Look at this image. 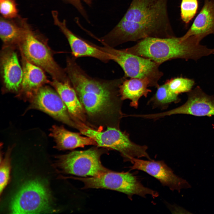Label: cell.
Listing matches in <instances>:
<instances>
[{
  "instance_id": "5bb4252c",
  "label": "cell",
  "mask_w": 214,
  "mask_h": 214,
  "mask_svg": "<svg viewBox=\"0 0 214 214\" xmlns=\"http://www.w3.org/2000/svg\"><path fill=\"white\" fill-rule=\"evenodd\" d=\"M51 84L66 106L71 117L78 126L84 124L89 126L85 111L69 79L64 81L54 79Z\"/></svg>"
},
{
  "instance_id": "d4e9b609",
  "label": "cell",
  "mask_w": 214,
  "mask_h": 214,
  "mask_svg": "<svg viewBox=\"0 0 214 214\" xmlns=\"http://www.w3.org/2000/svg\"><path fill=\"white\" fill-rule=\"evenodd\" d=\"M0 13L6 19H13L18 16L17 4L14 0H0Z\"/></svg>"
},
{
  "instance_id": "6da1fadb",
  "label": "cell",
  "mask_w": 214,
  "mask_h": 214,
  "mask_svg": "<svg viewBox=\"0 0 214 214\" xmlns=\"http://www.w3.org/2000/svg\"><path fill=\"white\" fill-rule=\"evenodd\" d=\"M65 70L87 120L95 124L119 128L120 121L125 116L121 109L123 100L119 86L126 78L110 80L93 78L73 59L67 62Z\"/></svg>"
},
{
  "instance_id": "603a6c76",
  "label": "cell",
  "mask_w": 214,
  "mask_h": 214,
  "mask_svg": "<svg viewBox=\"0 0 214 214\" xmlns=\"http://www.w3.org/2000/svg\"><path fill=\"white\" fill-rule=\"evenodd\" d=\"M198 7V0H182L180 7V16L185 24H188L194 17Z\"/></svg>"
},
{
  "instance_id": "d6986e66",
  "label": "cell",
  "mask_w": 214,
  "mask_h": 214,
  "mask_svg": "<svg viewBox=\"0 0 214 214\" xmlns=\"http://www.w3.org/2000/svg\"><path fill=\"white\" fill-rule=\"evenodd\" d=\"M150 86V81L147 78H125L119 86L121 99L122 100H130V106L137 109L140 98L142 96L147 97L151 92V90L148 88Z\"/></svg>"
},
{
  "instance_id": "9a60e30c",
  "label": "cell",
  "mask_w": 214,
  "mask_h": 214,
  "mask_svg": "<svg viewBox=\"0 0 214 214\" xmlns=\"http://www.w3.org/2000/svg\"><path fill=\"white\" fill-rule=\"evenodd\" d=\"M1 67L3 81L7 90L12 92L19 91L23 78V69L14 50H5L2 55Z\"/></svg>"
},
{
  "instance_id": "ac0fdd59",
  "label": "cell",
  "mask_w": 214,
  "mask_h": 214,
  "mask_svg": "<svg viewBox=\"0 0 214 214\" xmlns=\"http://www.w3.org/2000/svg\"><path fill=\"white\" fill-rule=\"evenodd\" d=\"M50 136L56 143L55 147L59 150H71L87 145L97 146L92 139L69 131L62 126H53L50 130Z\"/></svg>"
},
{
  "instance_id": "9c48e42d",
  "label": "cell",
  "mask_w": 214,
  "mask_h": 214,
  "mask_svg": "<svg viewBox=\"0 0 214 214\" xmlns=\"http://www.w3.org/2000/svg\"><path fill=\"white\" fill-rule=\"evenodd\" d=\"M50 209L49 193L45 185L38 181L25 183L12 199L10 205L13 214L39 213Z\"/></svg>"
},
{
  "instance_id": "ba28073f",
  "label": "cell",
  "mask_w": 214,
  "mask_h": 214,
  "mask_svg": "<svg viewBox=\"0 0 214 214\" xmlns=\"http://www.w3.org/2000/svg\"><path fill=\"white\" fill-rule=\"evenodd\" d=\"M19 45L24 57L47 72L54 79L64 81L69 79L66 70L57 64L48 48L34 35L29 25Z\"/></svg>"
},
{
  "instance_id": "cb8c5ba5",
  "label": "cell",
  "mask_w": 214,
  "mask_h": 214,
  "mask_svg": "<svg viewBox=\"0 0 214 214\" xmlns=\"http://www.w3.org/2000/svg\"><path fill=\"white\" fill-rule=\"evenodd\" d=\"M11 149L8 150L4 158L0 162V193L1 194L7 185L10 178V155Z\"/></svg>"
},
{
  "instance_id": "2e32d148",
  "label": "cell",
  "mask_w": 214,
  "mask_h": 214,
  "mask_svg": "<svg viewBox=\"0 0 214 214\" xmlns=\"http://www.w3.org/2000/svg\"><path fill=\"white\" fill-rule=\"evenodd\" d=\"M23 59V78L19 96L30 100L41 87L49 81L42 68Z\"/></svg>"
},
{
  "instance_id": "5b68a950",
  "label": "cell",
  "mask_w": 214,
  "mask_h": 214,
  "mask_svg": "<svg viewBox=\"0 0 214 214\" xmlns=\"http://www.w3.org/2000/svg\"><path fill=\"white\" fill-rule=\"evenodd\" d=\"M79 130L83 135L92 139L97 147L119 152L125 161L130 162L133 158L144 157L151 159L147 152V146L139 145L133 142L129 134L119 128L108 126L106 130L102 131L83 125Z\"/></svg>"
},
{
  "instance_id": "ffe728a7",
  "label": "cell",
  "mask_w": 214,
  "mask_h": 214,
  "mask_svg": "<svg viewBox=\"0 0 214 214\" xmlns=\"http://www.w3.org/2000/svg\"><path fill=\"white\" fill-rule=\"evenodd\" d=\"M28 24L25 19L18 16L13 19L1 17L0 36L7 47L15 44H19L25 36Z\"/></svg>"
},
{
  "instance_id": "3957f363",
  "label": "cell",
  "mask_w": 214,
  "mask_h": 214,
  "mask_svg": "<svg viewBox=\"0 0 214 214\" xmlns=\"http://www.w3.org/2000/svg\"><path fill=\"white\" fill-rule=\"evenodd\" d=\"M201 40L191 36L169 38L148 37L137 41L135 45L123 49L125 51L148 59L158 64L176 59L196 60L214 55V49L201 45Z\"/></svg>"
},
{
  "instance_id": "484cf974",
  "label": "cell",
  "mask_w": 214,
  "mask_h": 214,
  "mask_svg": "<svg viewBox=\"0 0 214 214\" xmlns=\"http://www.w3.org/2000/svg\"><path fill=\"white\" fill-rule=\"evenodd\" d=\"M64 2L71 4L75 7L86 20L89 19L86 12L82 5L81 2L84 1L89 6L92 4L91 0H62Z\"/></svg>"
},
{
  "instance_id": "7a4b0ae2",
  "label": "cell",
  "mask_w": 214,
  "mask_h": 214,
  "mask_svg": "<svg viewBox=\"0 0 214 214\" xmlns=\"http://www.w3.org/2000/svg\"><path fill=\"white\" fill-rule=\"evenodd\" d=\"M167 3L168 0H132L120 21L100 39V41L114 48L148 37L175 36L169 18Z\"/></svg>"
},
{
  "instance_id": "52a82bcc",
  "label": "cell",
  "mask_w": 214,
  "mask_h": 214,
  "mask_svg": "<svg viewBox=\"0 0 214 214\" xmlns=\"http://www.w3.org/2000/svg\"><path fill=\"white\" fill-rule=\"evenodd\" d=\"M104 150L92 148L75 151L58 157L57 164L62 172L82 177L98 176L109 169L100 160Z\"/></svg>"
},
{
  "instance_id": "8fae6325",
  "label": "cell",
  "mask_w": 214,
  "mask_h": 214,
  "mask_svg": "<svg viewBox=\"0 0 214 214\" xmlns=\"http://www.w3.org/2000/svg\"><path fill=\"white\" fill-rule=\"evenodd\" d=\"M188 99L183 105L164 112L149 114L148 118L157 120L175 114H187L196 116L214 115V97L207 95L197 86L188 92Z\"/></svg>"
},
{
  "instance_id": "7c38bea8",
  "label": "cell",
  "mask_w": 214,
  "mask_h": 214,
  "mask_svg": "<svg viewBox=\"0 0 214 214\" xmlns=\"http://www.w3.org/2000/svg\"><path fill=\"white\" fill-rule=\"evenodd\" d=\"M130 162L132 164L130 167V170L137 169L144 171L172 191L177 190L180 192L182 189L191 187L187 181L174 174L163 160H144L133 158Z\"/></svg>"
},
{
  "instance_id": "8992f818",
  "label": "cell",
  "mask_w": 214,
  "mask_h": 214,
  "mask_svg": "<svg viewBox=\"0 0 214 214\" xmlns=\"http://www.w3.org/2000/svg\"><path fill=\"white\" fill-rule=\"evenodd\" d=\"M97 46L111 56L112 60L122 68L125 77L147 78L150 81L151 87L157 88L159 86L158 81L163 75L159 70L160 64L148 59L127 52L123 49H117L106 45Z\"/></svg>"
},
{
  "instance_id": "30bf717a",
  "label": "cell",
  "mask_w": 214,
  "mask_h": 214,
  "mask_svg": "<svg viewBox=\"0 0 214 214\" xmlns=\"http://www.w3.org/2000/svg\"><path fill=\"white\" fill-rule=\"evenodd\" d=\"M29 101L30 103L27 110H40L60 122L78 129L77 125L71 117L59 95L50 87L42 86Z\"/></svg>"
},
{
  "instance_id": "7402d4cb",
  "label": "cell",
  "mask_w": 214,
  "mask_h": 214,
  "mask_svg": "<svg viewBox=\"0 0 214 214\" xmlns=\"http://www.w3.org/2000/svg\"><path fill=\"white\" fill-rule=\"evenodd\" d=\"M166 83L170 90L177 95L181 93L189 92L194 84V81L192 79L182 77L171 78Z\"/></svg>"
},
{
  "instance_id": "277c9868",
  "label": "cell",
  "mask_w": 214,
  "mask_h": 214,
  "mask_svg": "<svg viewBox=\"0 0 214 214\" xmlns=\"http://www.w3.org/2000/svg\"><path fill=\"white\" fill-rule=\"evenodd\" d=\"M71 178L84 183V189L103 188L115 191L127 195L131 200L136 195L145 197L147 195L155 198L158 193L145 187L138 177L129 172H118L109 170L97 177H71Z\"/></svg>"
},
{
  "instance_id": "e0dca14e",
  "label": "cell",
  "mask_w": 214,
  "mask_h": 214,
  "mask_svg": "<svg viewBox=\"0 0 214 214\" xmlns=\"http://www.w3.org/2000/svg\"><path fill=\"white\" fill-rule=\"evenodd\" d=\"M212 34H214V0H204L202 7L183 36L194 37L201 40Z\"/></svg>"
},
{
  "instance_id": "44dd1931",
  "label": "cell",
  "mask_w": 214,
  "mask_h": 214,
  "mask_svg": "<svg viewBox=\"0 0 214 214\" xmlns=\"http://www.w3.org/2000/svg\"><path fill=\"white\" fill-rule=\"evenodd\" d=\"M180 100L178 95L173 93L165 82L157 88L155 93L147 101V105H150L153 108L164 110L171 103H177Z\"/></svg>"
},
{
  "instance_id": "4fadbf2b",
  "label": "cell",
  "mask_w": 214,
  "mask_h": 214,
  "mask_svg": "<svg viewBox=\"0 0 214 214\" xmlns=\"http://www.w3.org/2000/svg\"><path fill=\"white\" fill-rule=\"evenodd\" d=\"M52 15L54 24L64 34L70 45L73 57H89L96 58L104 63L112 60L111 55L98 48L97 45L79 37L67 27L65 19L61 21L57 11H53Z\"/></svg>"
}]
</instances>
